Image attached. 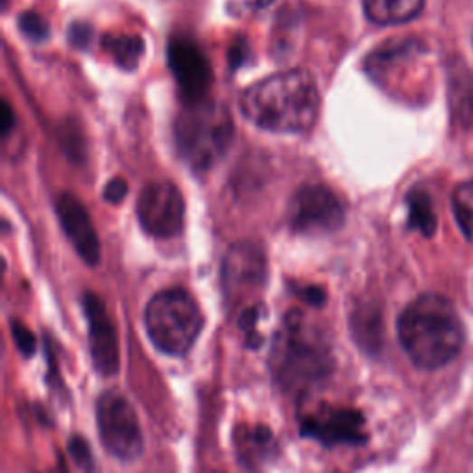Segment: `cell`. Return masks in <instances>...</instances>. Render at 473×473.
I'll list each match as a JSON object with an SVG mask.
<instances>
[{
  "instance_id": "obj_5",
  "label": "cell",
  "mask_w": 473,
  "mask_h": 473,
  "mask_svg": "<svg viewBox=\"0 0 473 473\" xmlns=\"http://www.w3.org/2000/svg\"><path fill=\"white\" fill-rule=\"evenodd\" d=\"M147 331L154 346L172 357L185 355L196 342L203 315L196 299L184 289L157 292L147 306Z\"/></svg>"
},
{
  "instance_id": "obj_17",
  "label": "cell",
  "mask_w": 473,
  "mask_h": 473,
  "mask_svg": "<svg viewBox=\"0 0 473 473\" xmlns=\"http://www.w3.org/2000/svg\"><path fill=\"white\" fill-rule=\"evenodd\" d=\"M451 207L464 237L473 242V182L460 184L453 191Z\"/></svg>"
},
{
  "instance_id": "obj_7",
  "label": "cell",
  "mask_w": 473,
  "mask_h": 473,
  "mask_svg": "<svg viewBox=\"0 0 473 473\" xmlns=\"http://www.w3.org/2000/svg\"><path fill=\"white\" fill-rule=\"evenodd\" d=\"M346 209L340 198L322 185L299 189L289 203V224L299 235H327L342 228Z\"/></svg>"
},
{
  "instance_id": "obj_25",
  "label": "cell",
  "mask_w": 473,
  "mask_h": 473,
  "mask_svg": "<svg viewBox=\"0 0 473 473\" xmlns=\"http://www.w3.org/2000/svg\"><path fill=\"white\" fill-rule=\"evenodd\" d=\"M12 126H14V111H12V108L8 106V102H5V111H3V134H5V136L10 134Z\"/></svg>"
},
{
  "instance_id": "obj_18",
  "label": "cell",
  "mask_w": 473,
  "mask_h": 473,
  "mask_svg": "<svg viewBox=\"0 0 473 473\" xmlns=\"http://www.w3.org/2000/svg\"><path fill=\"white\" fill-rule=\"evenodd\" d=\"M274 448V440L269 429L265 427H255L248 429V431L239 439V451L244 460L255 462V460H263L269 457V449Z\"/></svg>"
},
{
  "instance_id": "obj_19",
  "label": "cell",
  "mask_w": 473,
  "mask_h": 473,
  "mask_svg": "<svg viewBox=\"0 0 473 473\" xmlns=\"http://www.w3.org/2000/svg\"><path fill=\"white\" fill-rule=\"evenodd\" d=\"M19 28L32 41H43V39H47L49 33H51L49 23L43 19L37 12L21 14L19 15Z\"/></svg>"
},
{
  "instance_id": "obj_6",
  "label": "cell",
  "mask_w": 473,
  "mask_h": 473,
  "mask_svg": "<svg viewBox=\"0 0 473 473\" xmlns=\"http://www.w3.org/2000/svg\"><path fill=\"white\" fill-rule=\"evenodd\" d=\"M99 435L106 449L120 460H136L143 453V433L132 403L118 391H106L97 402Z\"/></svg>"
},
{
  "instance_id": "obj_1",
  "label": "cell",
  "mask_w": 473,
  "mask_h": 473,
  "mask_svg": "<svg viewBox=\"0 0 473 473\" xmlns=\"http://www.w3.org/2000/svg\"><path fill=\"white\" fill-rule=\"evenodd\" d=\"M242 115L274 134H306L320 113V91L307 71L272 74L248 88L241 99Z\"/></svg>"
},
{
  "instance_id": "obj_24",
  "label": "cell",
  "mask_w": 473,
  "mask_h": 473,
  "mask_svg": "<svg viewBox=\"0 0 473 473\" xmlns=\"http://www.w3.org/2000/svg\"><path fill=\"white\" fill-rule=\"evenodd\" d=\"M304 298L307 299V302L309 304H313V306H320L322 302H324V292L318 289V287H307L306 289V292H304Z\"/></svg>"
},
{
  "instance_id": "obj_2",
  "label": "cell",
  "mask_w": 473,
  "mask_h": 473,
  "mask_svg": "<svg viewBox=\"0 0 473 473\" xmlns=\"http://www.w3.org/2000/svg\"><path fill=\"white\" fill-rule=\"evenodd\" d=\"M398 336L418 368L439 370L462 350L464 327L449 299L429 292L403 309L398 318Z\"/></svg>"
},
{
  "instance_id": "obj_11",
  "label": "cell",
  "mask_w": 473,
  "mask_h": 473,
  "mask_svg": "<svg viewBox=\"0 0 473 473\" xmlns=\"http://www.w3.org/2000/svg\"><path fill=\"white\" fill-rule=\"evenodd\" d=\"M302 433L326 446L361 444L366 440L361 412L340 407H322L302 420Z\"/></svg>"
},
{
  "instance_id": "obj_14",
  "label": "cell",
  "mask_w": 473,
  "mask_h": 473,
  "mask_svg": "<svg viewBox=\"0 0 473 473\" xmlns=\"http://www.w3.org/2000/svg\"><path fill=\"white\" fill-rule=\"evenodd\" d=\"M425 0H363L366 17L375 24H402L418 17Z\"/></svg>"
},
{
  "instance_id": "obj_21",
  "label": "cell",
  "mask_w": 473,
  "mask_h": 473,
  "mask_svg": "<svg viewBox=\"0 0 473 473\" xmlns=\"http://www.w3.org/2000/svg\"><path fill=\"white\" fill-rule=\"evenodd\" d=\"M71 453H72V457L76 459V462L85 469V471H88V473H91L93 471V459H91V451H90V448L88 446H85V442L80 439V437H76V439H72L71 440Z\"/></svg>"
},
{
  "instance_id": "obj_9",
  "label": "cell",
  "mask_w": 473,
  "mask_h": 473,
  "mask_svg": "<svg viewBox=\"0 0 473 473\" xmlns=\"http://www.w3.org/2000/svg\"><path fill=\"white\" fill-rule=\"evenodd\" d=\"M168 65L176 76L182 97L189 104L203 102L211 90L213 71L196 43L187 37L172 39L168 43Z\"/></svg>"
},
{
  "instance_id": "obj_8",
  "label": "cell",
  "mask_w": 473,
  "mask_h": 473,
  "mask_svg": "<svg viewBox=\"0 0 473 473\" xmlns=\"http://www.w3.org/2000/svg\"><path fill=\"white\" fill-rule=\"evenodd\" d=\"M137 217L143 230L157 239H170L182 232L185 202L180 189L170 182L148 184L137 200Z\"/></svg>"
},
{
  "instance_id": "obj_4",
  "label": "cell",
  "mask_w": 473,
  "mask_h": 473,
  "mask_svg": "<svg viewBox=\"0 0 473 473\" xmlns=\"http://www.w3.org/2000/svg\"><path fill=\"white\" fill-rule=\"evenodd\" d=\"M176 147L194 170H209L232 147L235 128L230 111L217 102L189 104L176 120Z\"/></svg>"
},
{
  "instance_id": "obj_12",
  "label": "cell",
  "mask_w": 473,
  "mask_h": 473,
  "mask_svg": "<svg viewBox=\"0 0 473 473\" xmlns=\"http://www.w3.org/2000/svg\"><path fill=\"white\" fill-rule=\"evenodd\" d=\"M83 311L90 324V350L93 364L99 374L109 377L115 375L120 364L118 344L113 322L100 302V298L93 292L83 294Z\"/></svg>"
},
{
  "instance_id": "obj_3",
  "label": "cell",
  "mask_w": 473,
  "mask_h": 473,
  "mask_svg": "<svg viewBox=\"0 0 473 473\" xmlns=\"http://www.w3.org/2000/svg\"><path fill=\"white\" fill-rule=\"evenodd\" d=\"M270 368L283 391L306 393L326 381L333 370L329 344L294 311L274 336Z\"/></svg>"
},
{
  "instance_id": "obj_20",
  "label": "cell",
  "mask_w": 473,
  "mask_h": 473,
  "mask_svg": "<svg viewBox=\"0 0 473 473\" xmlns=\"http://www.w3.org/2000/svg\"><path fill=\"white\" fill-rule=\"evenodd\" d=\"M12 331H14V338H15V342H17L19 350H21L26 357L33 355V352H35V338H33V335L30 333V329H26V327H24L23 324H19V322H14V324H12Z\"/></svg>"
},
{
  "instance_id": "obj_10",
  "label": "cell",
  "mask_w": 473,
  "mask_h": 473,
  "mask_svg": "<svg viewBox=\"0 0 473 473\" xmlns=\"http://www.w3.org/2000/svg\"><path fill=\"white\" fill-rule=\"evenodd\" d=\"M267 281V257L260 246L239 242L230 248L222 263V285L228 298L242 299Z\"/></svg>"
},
{
  "instance_id": "obj_13",
  "label": "cell",
  "mask_w": 473,
  "mask_h": 473,
  "mask_svg": "<svg viewBox=\"0 0 473 473\" xmlns=\"http://www.w3.org/2000/svg\"><path fill=\"white\" fill-rule=\"evenodd\" d=\"M56 209H58V219L63 226V232L69 237V241L72 242V246L76 248L78 255L91 267L99 265L100 239L97 235V230L93 226V221L90 217L88 209L83 207V203L76 196H72L69 193H63L58 198Z\"/></svg>"
},
{
  "instance_id": "obj_15",
  "label": "cell",
  "mask_w": 473,
  "mask_h": 473,
  "mask_svg": "<svg viewBox=\"0 0 473 473\" xmlns=\"http://www.w3.org/2000/svg\"><path fill=\"white\" fill-rule=\"evenodd\" d=\"M409 207V228L420 232L423 237H433L439 226L437 213L429 196L423 189H412L407 194Z\"/></svg>"
},
{
  "instance_id": "obj_23",
  "label": "cell",
  "mask_w": 473,
  "mask_h": 473,
  "mask_svg": "<svg viewBox=\"0 0 473 473\" xmlns=\"http://www.w3.org/2000/svg\"><path fill=\"white\" fill-rule=\"evenodd\" d=\"M69 37H71V43L80 49L88 47V43L91 41V28L88 24H81V23H76L71 26L69 30Z\"/></svg>"
},
{
  "instance_id": "obj_16",
  "label": "cell",
  "mask_w": 473,
  "mask_h": 473,
  "mask_svg": "<svg viewBox=\"0 0 473 473\" xmlns=\"http://www.w3.org/2000/svg\"><path fill=\"white\" fill-rule=\"evenodd\" d=\"M102 45L113 61L126 71H134L145 54V41L139 35H108Z\"/></svg>"
},
{
  "instance_id": "obj_22",
  "label": "cell",
  "mask_w": 473,
  "mask_h": 473,
  "mask_svg": "<svg viewBox=\"0 0 473 473\" xmlns=\"http://www.w3.org/2000/svg\"><path fill=\"white\" fill-rule=\"evenodd\" d=\"M128 194V184L122 178L111 180L104 189V200L109 203H120Z\"/></svg>"
}]
</instances>
